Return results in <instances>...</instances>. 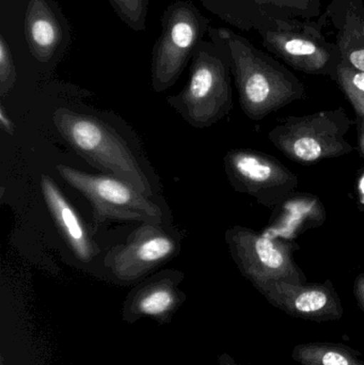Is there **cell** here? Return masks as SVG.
Instances as JSON below:
<instances>
[{
	"mask_svg": "<svg viewBox=\"0 0 364 365\" xmlns=\"http://www.w3.org/2000/svg\"><path fill=\"white\" fill-rule=\"evenodd\" d=\"M336 83L339 86L358 117H364V72L340 63Z\"/></svg>",
	"mask_w": 364,
	"mask_h": 365,
	"instance_id": "obj_18",
	"label": "cell"
},
{
	"mask_svg": "<svg viewBox=\"0 0 364 365\" xmlns=\"http://www.w3.org/2000/svg\"><path fill=\"white\" fill-rule=\"evenodd\" d=\"M190 78L181 93L168 98L186 121L207 128L226 117L232 109L231 63L224 47L213 41L197 45Z\"/></svg>",
	"mask_w": 364,
	"mask_h": 365,
	"instance_id": "obj_3",
	"label": "cell"
},
{
	"mask_svg": "<svg viewBox=\"0 0 364 365\" xmlns=\"http://www.w3.org/2000/svg\"><path fill=\"white\" fill-rule=\"evenodd\" d=\"M207 34L228 53L239 104L249 119L260 121L306 98L303 81L274 56L226 28L209 27Z\"/></svg>",
	"mask_w": 364,
	"mask_h": 365,
	"instance_id": "obj_1",
	"label": "cell"
},
{
	"mask_svg": "<svg viewBox=\"0 0 364 365\" xmlns=\"http://www.w3.org/2000/svg\"><path fill=\"white\" fill-rule=\"evenodd\" d=\"M265 299L295 319L324 323L339 321L343 307L331 280L323 283L271 282L259 287Z\"/></svg>",
	"mask_w": 364,
	"mask_h": 365,
	"instance_id": "obj_11",
	"label": "cell"
},
{
	"mask_svg": "<svg viewBox=\"0 0 364 365\" xmlns=\"http://www.w3.org/2000/svg\"><path fill=\"white\" fill-rule=\"evenodd\" d=\"M292 358L301 365H364L356 349L333 342H310L293 349Z\"/></svg>",
	"mask_w": 364,
	"mask_h": 365,
	"instance_id": "obj_17",
	"label": "cell"
},
{
	"mask_svg": "<svg viewBox=\"0 0 364 365\" xmlns=\"http://www.w3.org/2000/svg\"><path fill=\"white\" fill-rule=\"evenodd\" d=\"M16 81V71L10 48L4 36L0 40V92L1 96L9 93Z\"/></svg>",
	"mask_w": 364,
	"mask_h": 365,
	"instance_id": "obj_21",
	"label": "cell"
},
{
	"mask_svg": "<svg viewBox=\"0 0 364 365\" xmlns=\"http://www.w3.org/2000/svg\"><path fill=\"white\" fill-rule=\"evenodd\" d=\"M175 302V294L171 287H154L145 294L139 300V309L147 315H160L167 312Z\"/></svg>",
	"mask_w": 364,
	"mask_h": 365,
	"instance_id": "obj_19",
	"label": "cell"
},
{
	"mask_svg": "<svg viewBox=\"0 0 364 365\" xmlns=\"http://www.w3.org/2000/svg\"><path fill=\"white\" fill-rule=\"evenodd\" d=\"M231 255L241 274L256 289L271 282L307 283V277L294 259L299 247L291 240L265 232L234 225L226 232Z\"/></svg>",
	"mask_w": 364,
	"mask_h": 365,
	"instance_id": "obj_7",
	"label": "cell"
},
{
	"mask_svg": "<svg viewBox=\"0 0 364 365\" xmlns=\"http://www.w3.org/2000/svg\"><path fill=\"white\" fill-rule=\"evenodd\" d=\"M41 189L47 210L68 248L79 261H92L100 253V248L88 233L76 210L49 175L41 177Z\"/></svg>",
	"mask_w": 364,
	"mask_h": 365,
	"instance_id": "obj_14",
	"label": "cell"
},
{
	"mask_svg": "<svg viewBox=\"0 0 364 365\" xmlns=\"http://www.w3.org/2000/svg\"><path fill=\"white\" fill-rule=\"evenodd\" d=\"M227 177L235 190L275 210L298 187V177L281 162L254 150H231L224 158Z\"/></svg>",
	"mask_w": 364,
	"mask_h": 365,
	"instance_id": "obj_9",
	"label": "cell"
},
{
	"mask_svg": "<svg viewBox=\"0 0 364 365\" xmlns=\"http://www.w3.org/2000/svg\"><path fill=\"white\" fill-rule=\"evenodd\" d=\"M275 210V218L263 232L291 242L310 227H320L325 220L324 206L316 195L292 193Z\"/></svg>",
	"mask_w": 364,
	"mask_h": 365,
	"instance_id": "obj_15",
	"label": "cell"
},
{
	"mask_svg": "<svg viewBox=\"0 0 364 365\" xmlns=\"http://www.w3.org/2000/svg\"><path fill=\"white\" fill-rule=\"evenodd\" d=\"M26 36L30 51L36 59H53L63 41L59 19L46 0H30L25 21Z\"/></svg>",
	"mask_w": 364,
	"mask_h": 365,
	"instance_id": "obj_16",
	"label": "cell"
},
{
	"mask_svg": "<svg viewBox=\"0 0 364 365\" xmlns=\"http://www.w3.org/2000/svg\"><path fill=\"white\" fill-rule=\"evenodd\" d=\"M357 202L360 210H364V170L359 177L356 186Z\"/></svg>",
	"mask_w": 364,
	"mask_h": 365,
	"instance_id": "obj_25",
	"label": "cell"
},
{
	"mask_svg": "<svg viewBox=\"0 0 364 365\" xmlns=\"http://www.w3.org/2000/svg\"><path fill=\"white\" fill-rule=\"evenodd\" d=\"M320 17L335 29L342 63L364 72L363 0H331Z\"/></svg>",
	"mask_w": 364,
	"mask_h": 365,
	"instance_id": "obj_13",
	"label": "cell"
},
{
	"mask_svg": "<svg viewBox=\"0 0 364 365\" xmlns=\"http://www.w3.org/2000/svg\"><path fill=\"white\" fill-rule=\"evenodd\" d=\"M66 184L87 197L93 210V227L107 221L160 223L164 215L157 204L130 182L113 175H95L66 165L56 167Z\"/></svg>",
	"mask_w": 364,
	"mask_h": 365,
	"instance_id": "obj_5",
	"label": "cell"
},
{
	"mask_svg": "<svg viewBox=\"0 0 364 365\" xmlns=\"http://www.w3.org/2000/svg\"><path fill=\"white\" fill-rule=\"evenodd\" d=\"M353 124L343 107L301 117L291 115L269 133V139L288 160L316 164L354 151L346 139Z\"/></svg>",
	"mask_w": 364,
	"mask_h": 365,
	"instance_id": "obj_4",
	"label": "cell"
},
{
	"mask_svg": "<svg viewBox=\"0 0 364 365\" xmlns=\"http://www.w3.org/2000/svg\"><path fill=\"white\" fill-rule=\"evenodd\" d=\"M0 125H1L2 130L9 135H13L14 133V124H13L12 120L9 117L8 113L4 110V107H0Z\"/></svg>",
	"mask_w": 364,
	"mask_h": 365,
	"instance_id": "obj_23",
	"label": "cell"
},
{
	"mask_svg": "<svg viewBox=\"0 0 364 365\" xmlns=\"http://www.w3.org/2000/svg\"><path fill=\"white\" fill-rule=\"evenodd\" d=\"M209 11L234 27L259 32L291 19L314 21L322 0H203Z\"/></svg>",
	"mask_w": 364,
	"mask_h": 365,
	"instance_id": "obj_10",
	"label": "cell"
},
{
	"mask_svg": "<svg viewBox=\"0 0 364 365\" xmlns=\"http://www.w3.org/2000/svg\"><path fill=\"white\" fill-rule=\"evenodd\" d=\"M209 28V19L192 2L177 1L167 9L152 58L155 91H165L177 81Z\"/></svg>",
	"mask_w": 364,
	"mask_h": 365,
	"instance_id": "obj_8",
	"label": "cell"
},
{
	"mask_svg": "<svg viewBox=\"0 0 364 365\" xmlns=\"http://www.w3.org/2000/svg\"><path fill=\"white\" fill-rule=\"evenodd\" d=\"M118 14L135 30L145 28L147 0H109Z\"/></svg>",
	"mask_w": 364,
	"mask_h": 365,
	"instance_id": "obj_20",
	"label": "cell"
},
{
	"mask_svg": "<svg viewBox=\"0 0 364 365\" xmlns=\"http://www.w3.org/2000/svg\"><path fill=\"white\" fill-rule=\"evenodd\" d=\"M228 365H232V364H229Z\"/></svg>",
	"mask_w": 364,
	"mask_h": 365,
	"instance_id": "obj_26",
	"label": "cell"
},
{
	"mask_svg": "<svg viewBox=\"0 0 364 365\" xmlns=\"http://www.w3.org/2000/svg\"><path fill=\"white\" fill-rule=\"evenodd\" d=\"M53 122L63 140L92 167L152 195V187L132 150L119 133L94 115L59 108Z\"/></svg>",
	"mask_w": 364,
	"mask_h": 365,
	"instance_id": "obj_2",
	"label": "cell"
},
{
	"mask_svg": "<svg viewBox=\"0 0 364 365\" xmlns=\"http://www.w3.org/2000/svg\"><path fill=\"white\" fill-rule=\"evenodd\" d=\"M354 295L356 298L359 309L364 314V272L359 274L354 282Z\"/></svg>",
	"mask_w": 364,
	"mask_h": 365,
	"instance_id": "obj_22",
	"label": "cell"
},
{
	"mask_svg": "<svg viewBox=\"0 0 364 365\" xmlns=\"http://www.w3.org/2000/svg\"><path fill=\"white\" fill-rule=\"evenodd\" d=\"M325 27L321 17L314 21L291 19L278 21L258 34L264 48L291 68L335 81L341 57L336 43L325 36Z\"/></svg>",
	"mask_w": 364,
	"mask_h": 365,
	"instance_id": "obj_6",
	"label": "cell"
},
{
	"mask_svg": "<svg viewBox=\"0 0 364 365\" xmlns=\"http://www.w3.org/2000/svg\"><path fill=\"white\" fill-rule=\"evenodd\" d=\"M177 252L179 242L162 227V223H142L124 244L109 250L105 263L120 277H137Z\"/></svg>",
	"mask_w": 364,
	"mask_h": 365,
	"instance_id": "obj_12",
	"label": "cell"
},
{
	"mask_svg": "<svg viewBox=\"0 0 364 365\" xmlns=\"http://www.w3.org/2000/svg\"><path fill=\"white\" fill-rule=\"evenodd\" d=\"M357 132H358L359 151L364 158V117L356 115Z\"/></svg>",
	"mask_w": 364,
	"mask_h": 365,
	"instance_id": "obj_24",
	"label": "cell"
}]
</instances>
